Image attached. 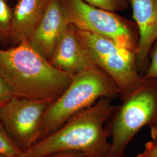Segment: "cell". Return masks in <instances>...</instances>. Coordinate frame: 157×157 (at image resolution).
<instances>
[{
    "mask_svg": "<svg viewBox=\"0 0 157 157\" xmlns=\"http://www.w3.org/2000/svg\"><path fill=\"white\" fill-rule=\"evenodd\" d=\"M0 77L14 95L52 103L73 76L53 67L28 41L8 49L0 48Z\"/></svg>",
    "mask_w": 157,
    "mask_h": 157,
    "instance_id": "6da1fadb",
    "label": "cell"
},
{
    "mask_svg": "<svg viewBox=\"0 0 157 157\" xmlns=\"http://www.w3.org/2000/svg\"><path fill=\"white\" fill-rule=\"evenodd\" d=\"M117 108L112 98H102L25 151L29 157H44L64 150L82 152L89 157H108L111 143L105 124Z\"/></svg>",
    "mask_w": 157,
    "mask_h": 157,
    "instance_id": "7a4b0ae2",
    "label": "cell"
},
{
    "mask_svg": "<svg viewBox=\"0 0 157 157\" xmlns=\"http://www.w3.org/2000/svg\"><path fill=\"white\" fill-rule=\"evenodd\" d=\"M119 95L117 85L100 67L94 66L76 74L61 95L47 108L41 121L38 141L102 98L112 99Z\"/></svg>",
    "mask_w": 157,
    "mask_h": 157,
    "instance_id": "3957f363",
    "label": "cell"
},
{
    "mask_svg": "<svg viewBox=\"0 0 157 157\" xmlns=\"http://www.w3.org/2000/svg\"><path fill=\"white\" fill-rule=\"evenodd\" d=\"M122 100L105 126L111 139L108 157H124L141 129L157 123V79L144 78L137 90Z\"/></svg>",
    "mask_w": 157,
    "mask_h": 157,
    "instance_id": "277c9868",
    "label": "cell"
},
{
    "mask_svg": "<svg viewBox=\"0 0 157 157\" xmlns=\"http://www.w3.org/2000/svg\"><path fill=\"white\" fill-rule=\"evenodd\" d=\"M76 33L90 60L114 81L122 98L140 86L144 78L139 74L135 52L113 40L88 32L76 29Z\"/></svg>",
    "mask_w": 157,
    "mask_h": 157,
    "instance_id": "5b68a950",
    "label": "cell"
},
{
    "mask_svg": "<svg viewBox=\"0 0 157 157\" xmlns=\"http://www.w3.org/2000/svg\"><path fill=\"white\" fill-rule=\"evenodd\" d=\"M70 24L78 30L105 37L136 52L139 33L135 22L91 6L83 0H62Z\"/></svg>",
    "mask_w": 157,
    "mask_h": 157,
    "instance_id": "8992f818",
    "label": "cell"
},
{
    "mask_svg": "<svg viewBox=\"0 0 157 157\" xmlns=\"http://www.w3.org/2000/svg\"><path fill=\"white\" fill-rule=\"evenodd\" d=\"M50 104L14 95L0 105V122L24 151L39 140L41 121Z\"/></svg>",
    "mask_w": 157,
    "mask_h": 157,
    "instance_id": "52a82bcc",
    "label": "cell"
},
{
    "mask_svg": "<svg viewBox=\"0 0 157 157\" xmlns=\"http://www.w3.org/2000/svg\"><path fill=\"white\" fill-rule=\"evenodd\" d=\"M69 24L62 0H49L43 16L28 41L49 61Z\"/></svg>",
    "mask_w": 157,
    "mask_h": 157,
    "instance_id": "ba28073f",
    "label": "cell"
},
{
    "mask_svg": "<svg viewBox=\"0 0 157 157\" xmlns=\"http://www.w3.org/2000/svg\"><path fill=\"white\" fill-rule=\"evenodd\" d=\"M132 17L139 33L136 59L139 71H147L149 56L157 40V0H131Z\"/></svg>",
    "mask_w": 157,
    "mask_h": 157,
    "instance_id": "9c48e42d",
    "label": "cell"
},
{
    "mask_svg": "<svg viewBox=\"0 0 157 157\" xmlns=\"http://www.w3.org/2000/svg\"><path fill=\"white\" fill-rule=\"evenodd\" d=\"M49 62L72 76L95 66L84 51L78 37L76 29L72 24L63 32Z\"/></svg>",
    "mask_w": 157,
    "mask_h": 157,
    "instance_id": "30bf717a",
    "label": "cell"
},
{
    "mask_svg": "<svg viewBox=\"0 0 157 157\" xmlns=\"http://www.w3.org/2000/svg\"><path fill=\"white\" fill-rule=\"evenodd\" d=\"M49 0H18L13 8L10 39L28 41L43 16Z\"/></svg>",
    "mask_w": 157,
    "mask_h": 157,
    "instance_id": "8fae6325",
    "label": "cell"
},
{
    "mask_svg": "<svg viewBox=\"0 0 157 157\" xmlns=\"http://www.w3.org/2000/svg\"><path fill=\"white\" fill-rule=\"evenodd\" d=\"M24 151L13 140L3 124L0 122V155L14 157Z\"/></svg>",
    "mask_w": 157,
    "mask_h": 157,
    "instance_id": "7c38bea8",
    "label": "cell"
},
{
    "mask_svg": "<svg viewBox=\"0 0 157 157\" xmlns=\"http://www.w3.org/2000/svg\"><path fill=\"white\" fill-rule=\"evenodd\" d=\"M6 0H0V40L10 39L13 9Z\"/></svg>",
    "mask_w": 157,
    "mask_h": 157,
    "instance_id": "4fadbf2b",
    "label": "cell"
},
{
    "mask_svg": "<svg viewBox=\"0 0 157 157\" xmlns=\"http://www.w3.org/2000/svg\"><path fill=\"white\" fill-rule=\"evenodd\" d=\"M91 6L109 11H123L128 9L131 0H83Z\"/></svg>",
    "mask_w": 157,
    "mask_h": 157,
    "instance_id": "5bb4252c",
    "label": "cell"
},
{
    "mask_svg": "<svg viewBox=\"0 0 157 157\" xmlns=\"http://www.w3.org/2000/svg\"><path fill=\"white\" fill-rule=\"evenodd\" d=\"M143 77L145 79H157V40L152 47L149 56V65Z\"/></svg>",
    "mask_w": 157,
    "mask_h": 157,
    "instance_id": "9a60e30c",
    "label": "cell"
},
{
    "mask_svg": "<svg viewBox=\"0 0 157 157\" xmlns=\"http://www.w3.org/2000/svg\"><path fill=\"white\" fill-rule=\"evenodd\" d=\"M14 95L8 85L0 77V105L11 100Z\"/></svg>",
    "mask_w": 157,
    "mask_h": 157,
    "instance_id": "2e32d148",
    "label": "cell"
},
{
    "mask_svg": "<svg viewBox=\"0 0 157 157\" xmlns=\"http://www.w3.org/2000/svg\"><path fill=\"white\" fill-rule=\"evenodd\" d=\"M136 157H157V143L151 140L147 141L144 148Z\"/></svg>",
    "mask_w": 157,
    "mask_h": 157,
    "instance_id": "e0dca14e",
    "label": "cell"
},
{
    "mask_svg": "<svg viewBox=\"0 0 157 157\" xmlns=\"http://www.w3.org/2000/svg\"><path fill=\"white\" fill-rule=\"evenodd\" d=\"M44 157H89L82 152L71 150L59 151L51 153Z\"/></svg>",
    "mask_w": 157,
    "mask_h": 157,
    "instance_id": "ac0fdd59",
    "label": "cell"
},
{
    "mask_svg": "<svg viewBox=\"0 0 157 157\" xmlns=\"http://www.w3.org/2000/svg\"><path fill=\"white\" fill-rule=\"evenodd\" d=\"M150 128V135L152 140L157 143V123L149 127Z\"/></svg>",
    "mask_w": 157,
    "mask_h": 157,
    "instance_id": "d6986e66",
    "label": "cell"
},
{
    "mask_svg": "<svg viewBox=\"0 0 157 157\" xmlns=\"http://www.w3.org/2000/svg\"><path fill=\"white\" fill-rule=\"evenodd\" d=\"M29 157L28 156V155L26 154V152L24 151L23 152L22 154H20V155H17V156H16V157Z\"/></svg>",
    "mask_w": 157,
    "mask_h": 157,
    "instance_id": "ffe728a7",
    "label": "cell"
},
{
    "mask_svg": "<svg viewBox=\"0 0 157 157\" xmlns=\"http://www.w3.org/2000/svg\"><path fill=\"white\" fill-rule=\"evenodd\" d=\"M0 157H2V156H1V155H0Z\"/></svg>",
    "mask_w": 157,
    "mask_h": 157,
    "instance_id": "44dd1931",
    "label": "cell"
},
{
    "mask_svg": "<svg viewBox=\"0 0 157 157\" xmlns=\"http://www.w3.org/2000/svg\"><path fill=\"white\" fill-rule=\"evenodd\" d=\"M124 157H128V156H126H126H124Z\"/></svg>",
    "mask_w": 157,
    "mask_h": 157,
    "instance_id": "7402d4cb",
    "label": "cell"
},
{
    "mask_svg": "<svg viewBox=\"0 0 157 157\" xmlns=\"http://www.w3.org/2000/svg\"><path fill=\"white\" fill-rule=\"evenodd\" d=\"M6 1H8V0H6Z\"/></svg>",
    "mask_w": 157,
    "mask_h": 157,
    "instance_id": "603a6c76",
    "label": "cell"
}]
</instances>
